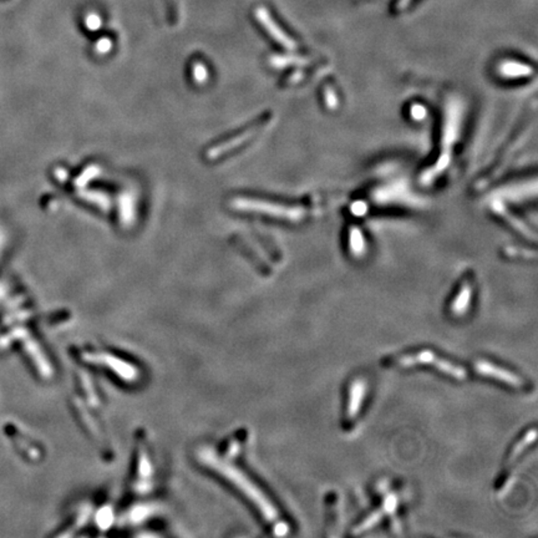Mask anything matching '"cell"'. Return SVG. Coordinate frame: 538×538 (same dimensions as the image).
<instances>
[{
	"instance_id": "cell-2",
	"label": "cell",
	"mask_w": 538,
	"mask_h": 538,
	"mask_svg": "<svg viewBox=\"0 0 538 538\" xmlns=\"http://www.w3.org/2000/svg\"><path fill=\"white\" fill-rule=\"evenodd\" d=\"M256 15H257L258 20L262 23L263 26L267 29L268 33L278 43H281L286 49H294L296 48V43L281 28H278V25L276 24V21L273 20V18L269 15L267 10L264 9V8H258Z\"/></svg>"
},
{
	"instance_id": "cell-4",
	"label": "cell",
	"mask_w": 538,
	"mask_h": 538,
	"mask_svg": "<svg viewBox=\"0 0 538 538\" xmlns=\"http://www.w3.org/2000/svg\"><path fill=\"white\" fill-rule=\"evenodd\" d=\"M471 296H472V284H471V281H466L461 286L459 294L451 304V311L454 313L455 316H462L466 313L467 306H470V301H471Z\"/></svg>"
},
{
	"instance_id": "cell-7",
	"label": "cell",
	"mask_w": 538,
	"mask_h": 538,
	"mask_svg": "<svg viewBox=\"0 0 538 538\" xmlns=\"http://www.w3.org/2000/svg\"><path fill=\"white\" fill-rule=\"evenodd\" d=\"M353 242H351V251L356 253V256H359L364 251V244H363V238H361V233H356V236L353 237Z\"/></svg>"
},
{
	"instance_id": "cell-3",
	"label": "cell",
	"mask_w": 538,
	"mask_h": 538,
	"mask_svg": "<svg viewBox=\"0 0 538 538\" xmlns=\"http://www.w3.org/2000/svg\"><path fill=\"white\" fill-rule=\"evenodd\" d=\"M366 383L363 381H356L351 386V395H349V404L346 410V420L351 421L356 419V415L361 411V403L366 395Z\"/></svg>"
},
{
	"instance_id": "cell-5",
	"label": "cell",
	"mask_w": 538,
	"mask_h": 538,
	"mask_svg": "<svg viewBox=\"0 0 538 538\" xmlns=\"http://www.w3.org/2000/svg\"><path fill=\"white\" fill-rule=\"evenodd\" d=\"M536 435H537L536 429L529 430V433L524 435V438L519 440L517 444L514 445V450L511 451V454H509V464L514 462V460L519 457V454H521V452H522L529 445L534 443V440H536Z\"/></svg>"
},
{
	"instance_id": "cell-8",
	"label": "cell",
	"mask_w": 538,
	"mask_h": 538,
	"mask_svg": "<svg viewBox=\"0 0 538 538\" xmlns=\"http://www.w3.org/2000/svg\"><path fill=\"white\" fill-rule=\"evenodd\" d=\"M395 507V496H390V497H388V499L386 500V502H384V506H383V509H384V512H386V514H391V512H394Z\"/></svg>"
},
{
	"instance_id": "cell-1",
	"label": "cell",
	"mask_w": 538,
	"mask_h": 538,
	"mask_svg": "<svg viewBox=\"0 0 538 538\" xmlns=\"http://www.w3.org/2000/svg\"><path fill=\"white\" fill-rule=\"evenodd\" d=\"M475 369L480 374H482V376H491V378H495L497 381L507 383V384L514 386V388H522V386H524V381L519 376H514V374L509 373V371H504V369H501L499 366H492L491 363L477 361L475 364Z\"/></svg>"
},
{
	"instance_id": "cell-6",
	"label": "cell",
	"mask_w": 538,
	"mask_h": 538,
	"mask_svg": "<svg viewBox=\"0 0 538 538\" xmlns=\"http://www.w3.org/2000/svg\"><path fill=\"white\" fill-rule=\"evenodd\" d=\"M383 514H384V509H383V511H376V512H374V514H371L369 519H366L361 526H358V527L354 529V534H359L361 531H366V529H371V526H374L376 522L381 521Z\"/></svg>"
}]
</instances>
